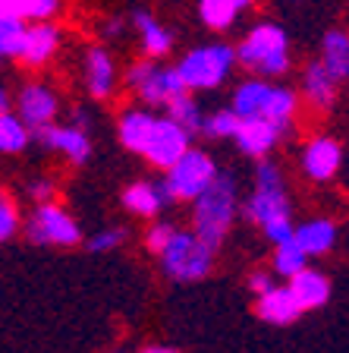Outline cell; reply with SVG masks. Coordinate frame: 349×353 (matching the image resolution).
<instances>
[{
    "mask_svg": "<svg viewBox=\"0 0 349 353\" xmlns=\"http://www.w3.org/2000/svg\"><path fill=\"white\" fill-rule=\"evenodd\" d=\"M242 218L248 224H258L262 234L271 243H280L293 236V208H290V192L284 183V170L268 158H258L255 164V190L240 205Z\"/></svg>",
    "mask_w": 349,
    "mask_h": 353,
    "instance_id": "obj_1",
    "label": "cell"
},
{
    "mask_svg": "<svg viewBox=\"0 0 349 353\" xmlns=\"http://www.w3.org/2000/svg\"><path fill=\"white\" fill-rule=\"evenodd\" d=\"M236 214H240V183L233 174L218 170L211 183L192 199V234L218 250L230 234Z\"/></svg>",
    "mask_w": 349,
    "mask_h": 353,
    "instance_id": "obj_2",
    "label": "cell"
},
{
    "mask_svg": "<svg viewBox=\"0 0 349 353\" xmlns=\"http://www.w3.org/2000/svg\"><path fill=\"white\" fill-rule=\"evenodd\" d=\"M236 66H242L248 76H262V79H284L293 66L290 35L284 26L277 22H258L246 32L236 48Z\"/></svg>",
    "mask_w": 349,
    "mask_h": 353,
    "instance_id": "obj_3",
    "label": "cell"
},
{
    "mask_svg": "<svg viewBox=\"0 0 349 353\" xmlns=\"http://www.w3.org/2000/svg\"><path fill=\"white\" fill-rule=\"evenodd\" d=\"M214 256L218 250L208 246L202 236L189 230H173V236L167 240V246L158 252L160 259V272L167 274L170 281H180V284H192V281H204L214 268Z\"/></svg>",
    "mask_w": 349,
    "mask_h": 353,
    "instance_id": "obj_4",
    "label": "cell"
},
{
    "mask_svg": "<svg viewBox=\"0 0 349 353\" xmlns=\"http://www.w3.org/2000/svg\"><path fill=\"white\" fill-rule=\"evenodd\" d=\"M233 66H236L233 44L211 41L182 54V60L176 63V73L189 92H211V88L224 85L226 76L233 73Z\"/></svg>",
    "mask_w": 349,
    "mask_h": 353,
    "instance_id": "obj_5",
    "label": "cell"
},
{
    "mask_svg": "<svg viewBox=\"0 0 349 353\" xmlns=\"http://www.w3.org/2000/svg\"><path fill=\"white\" fill-rule=\"evenodd\" d=\"M126 85L145 104H151V108H164L173 98L189 92L186 82L180 79V73H176V66H164L160 60H151V57L136 60L126 70Z\"/></svg>",
    "mask_w": 349,
    "mask_h": 353,
    "instance_id": "obj_6",
    "label": "cell"
},
{
    "mask_svg": "<svg viewBox=\"0 0 349 353\" xmlns=\"http://www.w3.org/2000/svg\"><path fill=\"white\" fill-rule=\"evenodd\" d=\"M214 174H218V164H214L211 154L189 145L167 168V176H164L160 183L167 186L173 202H192V199L214 180Z\"/></svg>",
    "mask_w": 349,
    "mask_h": 353,
    "instance_id": "obj_7",
    "label": "cell"
},
{
    "mask_svg": "<svg viewBox=\"0 0 349 353\" xmlns=\"http://www.w3.org/2000/svg\"><path fill=\"white\" fill-rule=\"evenodd\" d=\"M25 236L38 246H60L70 250L76 243H82V228L76 224V218L66 208H60L57 202H41L35 205V212L25 221Z\"/></svg>",
    "mask_w": 349,
    "mask_h": 353,
    "instance_id": "obj_8",
    "label": "cell"
},
{
    "mask_svg": "<svg viewBox=\"0 0 349 353\" xmlns=\"http://www.w3.org/2000/svg\"><path fill=\"white\" fill-rule=\"evenodd\" d=\"M189 145H192L189 132L182 130V126H176L173 120L164 114V117H154L151 130H148V136H145V145H142L138 154H142L148 164H154V168L167 170Z\"/></svg>",
    "mask_w": 349,
    "mask_h": 353,
    "instance_id": "obj_9",
    "label": "cell"
},
{
    "mask_svg": "<svg viewBox=\"0 0 349 353\" xmlns=\"http://www.w3.org/2000/svg\"><path fill=\"white\" fill-rule=\"evenodd\" d=\"M16 114L32 132L41 130V126L54 123L60 114V98L51 85H44V82H25L19 88V95H16Z\"/></svg>",
    "mask_w": 349,
    "mask_h": 353,
    "instance_id": "obj_10",
    "label": "cell"
},
{
    "mask_svg": "<svg viewBox=\"0 0 349 353\" xmlns=\"http://www.w3.org/2000/svg\"><path fill=\"white\" fill-rule=\"evenodd\" d=\"M32 136H35L44 148L66 154L73 164H85L88 158H92V139H88V130H82V126H76V123H57V120H54V123L35 130Z\"/></svg>",
    "mask_w": 349,
    "mask_h": 353,
    "instance_id": "obj_11",
    "label": "cell"
},
{
    "mask_svg": "<svg viewBox=\"0 0 349 353\" xmlns=\"http://www.w3.org/2000/svg\"><path fill=\"white\" fill-rule=\"evenodd\" d=\"M60 29L54 26L51 19H41V22H25V35H22V48L16 54L22 66H29V70H38V66L51 63L60 51Z\"/></svg>",
    "mask_w": 349,
    "mask_h": 353,
    "instance_id": "obj_12",
    "label": "cell"
},
{
    "mask_svg": "<svg viewBox=\"0 0 349 353\" xmlns=\"http://www.w3.org/2000/svg\"><path fill=\"white\" fill-rule=\"evenodd\" d=\"M343 168V145L334 136H315L302 148V170L315 183H328Z\"/></svg>",
    "mask_w": 349,
    "mask_h": 353,
    "instance_id": "obj_13",
    "label": "cell"
},
{
    "mask_svg": "<svg viewBox=\"0 0 349 353\" xmlns=\"http://www.w3.org/2000/svg\"><path fill=\"white\" fill-rule=\"evenodd\" d=\"M284 136L286 132L280 130V126L271 123V120H264V117L240 120V123H236V132H233V139H236L240 152L248 154V158H268Z\"/></svg>",
    "mask_w": 349,
    "mask_h": 353,
    "instance_id": "obj_14",
    "label": "cell"
},
{
    "mask_svg": "<svg viewBox=\"0 0 349 353\" xmlns=\"http://www.w3.org/2000/svg\"><path fill=\"white\" fill-rule=\"evenodd\" d=\"M82 76H85V88L88 95L95 98V101H107L114 95L116 88V63L110 57L107 48L95 44V48H88L85 51V63H82Z\"/></svg>",
    "mask_w": 349,
    "mask_h": 353,
    "instance_id": "obj_15",
    "label": "cell"
},
{
    "mask_svg": "<svg viewBox=\"0 0 349 353\" xmlns=\"http://www.w3.org/2000/svg\"><path fill=\"white\" fill-rule=\"evenodd\" d=\"M302 98L318 110H330L340 98V82L330 76V70L321 60H312L302 70Z\"/></svg>",
    "mask_w": 349,
    "mask_h": 353,
    "instance_id": "obj_16",
    "label": "cell"
},
{
    "mask_svg": "<svg viewBox=\"0 0 349 353\" xmlns=\"http://www.w3.org/2000/svg\"><path fill=\"white\" fill-rule=\"evenodd\" d=\"M290 281V294L296 296L299 309L306 312V309H321L328 306L330 300V278L324 272H318V268H312V265H306V268H299Z\"/></svg>",
    "mask_w": 349,
    "mask_h": 353,
    "instance_id": "obj_17",
    "label": "cell"
},
{
    "mask_svg": "<svg viewBox=\"0 0 349 353\" xmlns=\"http://www.w3.org/2000/svg\"><path fill=\"white\" fill-rule=\"evenodd\" d=\"M132 29H136L145 57L160 60L173 51V32H170L154 13H148V10H136V13H132Z\"/></svg>",
    "mask_w": 349,
    "mask_h": 353,
    "instance_id": "obj_18",
    "label": "cell"
},
{
    "mask_svg": "<svg viewBox=\"0 0 349 353\" xmlns=\"http://www.w3.org/2000/svg\"><path fill=\"white\" fill-rule=\"evenodd\" d=\"M120 199H123L126 212L138 214V218H158V214L164 212L167 205H173V199H170L167 186H164V183H148V180L126 186Z\"/></svg>",
    "mask_w": 349,
    "mask_h": 353,
    "instance_id": "obj_19",
    "label": "cell"
},
{
    "mask_svg": "<svg viewBox=\"0 0 349 353\" xmlns=\"http://www.w3.org/2000/svg\"><path fill=\"white\" fill-rule=\"evenodd\" d=\"M255 312H258V319H264V322H271V325H293L302 316V309H299L296 296L290 294L286 284H274V287H268L264 294H258Z\"/></svg>",
    "mask_w": 349,
    "mask_h": 353,
    "instance_id": "obj_20",
    "label": "cell"
},
{
    "mask_svg": "<svg viewBox=\"0 0 349 353\" xmlns=\"http://www.w3.org/2000/svg\"><path fill=\"white\" fill-rule=\"evenodd\" d=\"M271 92H274V82H271V79H262V76H248V79L240 82V85H236V92H233L230 110L240 120H246V117H264L268 101H271Z\"/></svg>",
    "mask_w": 349,
    "mask_h": 353,
    "instance_id": "obj_21",
    "label": "cell"
},
{
    "mask_svg": "<svg viewBox=\"0 0 349 353\" xmlns=\"http://www.w3.org/2000/svg\"><path fill=\"white\" fill-rule=\"evenodd\" d=\"M337 224L330 218H312L306 224L293 228V240L302 246L308 259H318V256H328L330 250L337 246Z\"/></svg>",
    "mask_w": 349,
    "mask_h": 353,
    "instance_id": "obj_22",
    "label": "cell"
},
{
    "mask_svg": "<svg viewBox=\"0 0 349 353\" xmlns=\"http://www.w3.org/2000/svg\"><path fill=\"white\" fill-rule=\"evenodd\" d=\"M321 63L330 70L337 82H346L349 76V35L343 29H330L321 41Z\"/></svg>",
    "mask_w": 349,
    "mask_h": 353,
    "instance_id": "obj_23",
    "label": "cell"
},
{
    "mask_svg": "<svg viewBox=\"0 0 349 353\" xmlns=\"http://www.w3.org/2000/svg\"><path fill=\"white\" fill-rule=\"evenodd\" d=\"M296 114H299V95L293 92V88H286V85H274L271 101H268V110H264V120H271V123H277L284 132H290Z\"/></svg>",
    "mask_w": 349,
    "mask_h": 353,
    "instance_id": "obj_24",
    "label": "cell"
},
{
    "mask_svg": "<svg viewBox=\"0 0 349 353\" xmlns=\"http://www.w3.org/2000/svg\"><path fill=\"white\" fill-rule=\"evenodd\" d=\"M151 123H154V114H148V110H138V108L126 110L123 117H120V130H116L120 132V142H123L129 152H142Z\"/></svg>",
    "mask_w": 349,
    "mask_h": 353,
    "instance_id": "obj_25",
    "label": "cell"
},
{
    "mask_svg": "<svg viewBox=\"0 0 349 353\" xmlns=\"http://www.w3.org/2000/svg\"><path fill=\"white\" fill-rule=\"evenodd\" d=\"M32 130L19 120L16 110H3L0 114V154H19L29 148Z\"/></svg>",
    "mask_w": 349,
    "mask_h": 353,
    "instance_id": "obj_26",
    "label": "cell"
},
{
    "mask_svg": "<svg viewBox=\"0 0 349 353\" xmlns=\"http://www.w3.org/2000/svg\"><path fill=\"white\" fill-rule=\"evenodd\" d=\"M164 110H167V117L173 120L176 126H182V130L189 132V136H198L202 132V108H198V101L192 98V92H186V95L173 98L170 104H164Z\"/></svg>",
    "mask_w": 349,
    "mask_h": 353,
    "instance_id": "obj_27",
    "label": "cell"
},
{
    "mask_svg": "<svg viewBox=\"0 0 349 353\" xmlns=\"http://www.w3.org/2000/svg\"><path fill=\"white\" fill-rule=\"evenodd\" d=\"M306 265H308V256L302 252V246H299L293 236L274 243V274L277 278H293V274H296L299 268H306Z\"/></svg>",
    "mask_w": 349,
    "mask_h": 353,
    "instance_id": "obj_28",
    "label": "cell"
},
{
    "mask_svg": "<svg viewBox=\"0 0 349 353\" xmlns=\"http://www.w3.org/2000/svg\"><path fill=\"white\" fill-rule=\"evenodd\" d=\"M236 7L230 0H198V19L211 32H226L236 22Z\"/></svg>",
    "mask_w": 349,
    "mask_h": 353,
    "instance_id": "obj_29",
    "label": "cell"
},
{
    "mask_svg": "<svg viewBox=\"0 0 349 353\" xmlns=\"http://www.w3.org/2000/svg\"><path fill=\"white\" fill-rule=\"evenodd\" d=\"M22 35H25V19H19V16L0 19V57H16L22 48Z\"/></svg>",
    "mask_w": 349,
    "mask_h": 353,
    "instance_id": "obj_30",
    "label": "cell"
},
{
    "mask_svg": "<svg viewBox=\"0 0 349 353\" xmlns=\"http://www.w3.org/2000/svg\"><path fill=\"white\" fill-rule=\"evenodd\" d=\"M236 123H240V117H236L230 108L214 110V114H208V117L202 120V136H211V139H233Z\"/></svg>",
    "mask_w": 349,
    "mask_h": 353,
    "instance_id": "obj_31",
    "label": "cell"
},
{
    "mask_svg": "<svg viewBox=\"0 0 349 353\" xmlns=\"http://www.w3.org/2000/svg\"><path fill=\"white\" fill-rule=\"evenodd\" d=\"M19 228H22V218H19V208H16L13 196H7V192L0 190V243L13 240L19 234Z\"/></svg>",
    "mask_w": 349,
    "mask_h": 353,
    "instance_id": "obj_32",
    "label": "cell"
},
{
    "mask_svg": "<svg viewBox=\"0 0 349 353\" xmlns=\"http://www.w3.org/2000/svg\"><path fill=\"white\" fill-rule=\"evenodd\" d=\"M123 240H126L123 228H101L98 234L88 236L85 246H88V252H114L123 246Z\"/></svg>",
    "mask_w": 349,
    "mask_h": 353,
    "instance_id": "obj_33",
    "label": "cell"
},
{
    "mask_svg": "<svg viewBox=\"0 0 349 353\" xmlns=\"http://www.w3.org/2000/svg\"><path fill=\"white\" fill-rule=\"evenodd\" d=\"M19 3V16L32 22L41 19H54L60 13V0H16Z\"/></svg>",
    "mask_w": 349,
    "mask_h": 353,
    "instance_id": "obj_34",
    "label": "cell"
},
{
    "mask_svg": "<svg viewBox=\"0 0 349 353\" xmlns=\"http://www.w3.org/2000/svg\"><path fill=\"white\" fill-rule=\"evenodd\" d=\"M173 224L170 221H154L151 228H148V234H145V246H148V252H154L158 256L164 246H167V240L173 236Z\"/></svg>",
    "mask_w": 349,
    "mask_h": 353,
    "instance_id": "obj_35",
    "label": "cell"
},
{
    "mask_svg": "<svg viewBox=\"0 0 349 353\" xmlns=\"http://www.w3.org/2000/svg\"><path fill=\"white\" fill-rule=\"evenodd\" d=\"M29 196L35 205H41V202H54V196H57V183H51V180H44V176H38V180H32L29 183Z\"/></svg>",
    "mask_w": 349,
    "mask_h": 353,
    "instance_id": "obj_36",
    "label": "cell"
},
{
    "mask_svg": "<svg viewBox=\"0 0 349 353\" xmlns=\"http://www.w3.org/2000/svg\"><path fill=\"white\" fill-rule=\"evenodd\" d=\"M246 284H248V290H252V294L258 296V294H264L268 287H274V284H277V274H274V272H268V268H255V272H248Z\"/></svg>",
    "mask_w": 349,
    "mask_h": 353,
    "instance_id": "obj_37",
    "label": "cell"
},
{
    "mask_svg": "<svg viewBox=\"0 0 349 353\" xmlns=\"http://www.w3.org/2000/svg\"><path fill=\"white\" fill-rule=\"evenodd\" d=\"M123 32H126V19H123V16H110V19L101 22V35L110 38V41H114V38H123Z\"/></svg>",
    "mask_w": 349,
    "mask_h": 353,
    "instance_id": "obj_38",
    "label": "cell"
},
{
    "mask_svg": "<svg viewBox=\"0 0 349 353\" xmlns=\"http://www.w3.org/2000/svg\"><path fill=\"white\" fill-rule=\"evenodd\" d=\"M7 16H19V3L16 0H0V19H7Z\"/></svg>",
    "mask_w": 349,
    "mask_h": 353,
    "instance_id": "obj_39",
    "label": "cell"
},
{
    "mask_svg": "<svg viewBox=\"0 0 349 353\" xmlns=\"http://www.w3.org/2000/svg\"><path fill=\"white\" fill-rule=\"evenodd\" d=\"M3 110H13V95H10L7 88H0V114Z\"/></svg>",
    "mask_w": 349,
    "mask_h": 353,
    "instance_id": "obj_40",
    "label": "cell"
},
{
    "mask_svg": "<svg viewBox=\"0 0 349 353\" xmlns=\"http://www.w3.org/2000/svg\"><path fill=\"white\" fill-rule=\"evenodd\" d=\"M142 353H176L173 347H164V344H151V347H145Z\"/></svg>",
    "mask_w": 349,
    "mask_h": 353,
    "instance_id": "obj_41",
    "label": "cell"
},
{
    "mask_svg": "<svg viewBox=\"0 0 349 353\" xmlns=\"http://www.w3.org/2000/svg\"><path fill=\"white\" fill-rule=\"evenodd\" d=\"M230 3H233V7H236V13H242V10H248V7H252L255 0H230Z\"/></svg>",
    "mask_w": 349,
    "mask_h": 353,
    "instance_id": "obj_42",
    "label": "cell"
},
{
    "mask_svg": "<svg viewBox=\"0 0 349 353\" xmlns=\"http://www.w3.org/2000/svg\"><path fill=\"white\" fill-rule=\"evenodd\" d=\"M0 63H3V57H0Z\"/></svg>",
    "mask_w": 349,
    "mask_h": 353,
    "instance_id": "obj_43",
    "label": "cell"
}]
</instances>
